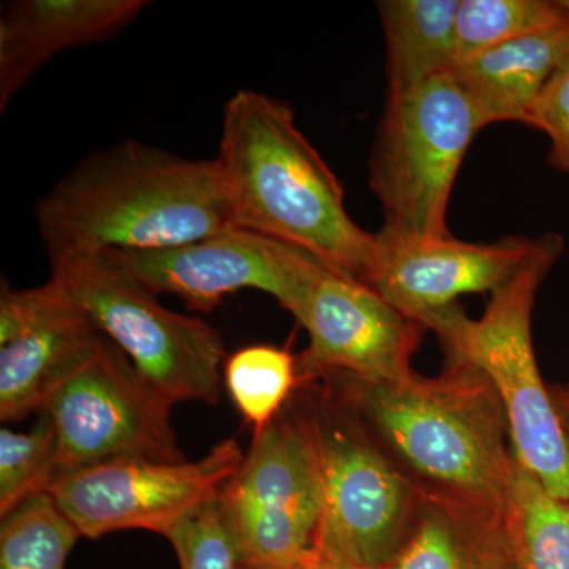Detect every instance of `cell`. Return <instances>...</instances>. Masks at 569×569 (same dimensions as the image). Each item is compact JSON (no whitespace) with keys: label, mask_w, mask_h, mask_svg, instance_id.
<instances>
[{"label":"cell","mask_w":569,"mask_h":569,"mask_svg":"<svg viewBox=\"0 0 569 569\" xmlns=\"http://www.w3.org/2000/svg\"><path fill=\"white\" fill-rule=\"evenodd\" d=\"M173 406L103 336L91 358L43 408L58 432L56 478L119 459L182 462Z\"/></svg>","instance_id":"obj_9"},{"label":"cell","mask_w":569,"mask_h":569,"mask_svg":"<svg viewBox=\"0 0 569 569\" xmlns=\"http://www.w3.org/2000/svg\"><path fill=\"white\" fill-rule=\"evenodd\" d=\"M377 7L387 39L388 97L455 69L459 0H381Z\"/></svg>","instance_id":"obj_18"},{"label":"cell","mask_w":569,"mask_h":569,"mask_svg":"<svg viewBox=\"0 0 569 569\" xmlns=\"http://www.w3.org/2000/svg\"><path fill=\"white\" fill-rule=\"evenodd\" d=\"M293 317L309 336V346L296 358L299 385L328 376L369 383L403 380L413 373L411 359L426 329L369 284L325 263Z\"/></svg>","instance_id":"obj_11"},{"label":"cell","mask_w":569,"mask_h":569,"mask_svg":"<svg viewBox=\"0 0 569 569\" xmlns=\"http://www.w3.org/2000/svg\"><path fill=\"white\" fill-rule=\"evenodd\" d=\"M552 399L557 411H559L561 426H563L569 440V388L557 389V391H553Z\"/></svg>","instance_id":"obj_27"},{"label":"cell","mask_w":569,"mask_h":569,"mask_svg":"<svg viewBox=\"0 0 569 569\" xmlns=\"http://www.w3.org/2000/svg\"><path fill=\"white\" fill-rule=\"evenodd\" d=\"M535 239L508 236L490 244L417 238L380 230L372 264L362 282L400 312L421 320L456 305L459 296L490 293L515 277Z\"/></svg>","instance_id":"obj_13"},{"label":"cell","mask_w":569,"mask_h":569,"mask_svg":"<svg viewBox=\"0 0 569 569\" xmlns=\"http://www.w3.org/2000/svg\"><path fill=\"white\" fill-rule=\"evenodd\" d=\"M485 129L449 73L388 97L370 156V189L383 208L381 230L447 238L449 198L468 146Z\"/></svg>","instance_id":"obj_7"},{"label":"cell","mask_w":569,"mask_h":569,"mask_svg":"<svg viewBox=\"0 0 569 569\" xmlns=\"http://www.w3.org/2000/svg\"><path fill=\"white\" fill-rule=\"evenodd\" d=\"M299 569H362L348 561L346 557L340 556L331 546L326 545L320 538H317L316 548L310 556L302 561Z\"/></svg>","instance_id":"obj_26"},{"label":"cell","mask_w":569,"mask_h":569,"mask_svg":"<svg viewBox=\"0 0 569 569\" xmlns=\"http://www.w3.org/2000/svg\"><path fill=\"white\" fill-rule=\"evenodd\" d=\"M51 305L31 326L0 346V419L40 413L91 358L102 332L52 280Z\"/></svg>","instance_id":"obj_15"},{"label":"cell","mask_w":569,"mask_h":569,"mask_svg":"<svg viewBox=\"0 0 569 569\" xmlns=\"http://www.w3.org/2000/svg\"><path fill=\"white\" fill-rule=\"evenodd\" d=\"M50 257L171 249L233 227L216 159L123 141L93 153L37 206Z\"/></svg>","instance_id":"obj_2"},{"label":"cell","mask_w":569,"mask_h":569,"mask_svg":"<svg viewBox=\"0 0 569 569\" xmlns=\"http://www.w3.org/2000/svg\"><path fill=\"white\" fill-rule=\"evenodd\" d=\"M144 0H17L0 17V110L56 54L102 43L146 10Z\"/></svg>","instance_id":"obj_14"},{"label":"cell","mask_w":569,"mask_h":569,"mask_svg":"<svg viewBox=\"0 0 569 569\" xmlns=\"http://www.w3.org/2000/svg\"><path fill=\"white\" fill-rule=\"evenodd\" d=\"M223 383L254 430L282 411L299 387L298 361L283 348L249 346L228 356Z\"/></svg>","instance_id":"obj_22"},{"label":"cell","mask_w":569,"mask_h":569,"mask_svg":"<svg viewBox=\"0 0 569 569\" xmlns=\"http://www.w3.org/2000/svg\"><path fill=\"white\" fill-rule=\"evenodd\" d=\"M220 508L242 568L293 569L310 556L323 523L325 488L305 395L295 391L274 419L254 430Z\"/></svg>","instance_id":"obj_6"},{"label":"cell","mask_w":569,"mask_h":569,"mask_svg":"<svg viewBox=\"0 0 569 569\" xmlns=\"http://www.w3.org/2000/svg\"><path fill=\"white\" fill-rule=\"evenodd\" d=\"M561 7H563L565 10H567L568 17H569V0H561Z\"/></svg>","instance_id":"obj_28"},{"label":"cell","mask_w":569,"mask_h":569,"mask_svg":"<svg viewBox=\"0 0 569 569\" xmlns=\"http://www.w3.org/2000/svg\"><path fill=\"white\" fill-rule=\"evenodd\" d=\"M302 391L323 470L325 516L318 538L358 568H385L415 529L421 490L323 385Z\"/></svg>","instance_id":"obj_8"},{"label":"cell","mask_w":569,"mask_h":569,"mask_svg":"<svg viewBox=\"0 0 569 569\" xmlns=\"http://www.w3.org/2000/svg\"><path fill=\"white\" fill-rule=\"evenodd\" d=\"M381 569H515L507 512L421 492L410 538Z\"/></svg>","instance_id":"obj_16"},{"label":"cell","mask_w":569,"mask_h":569,"mask_svg":"<svg viewBox=\"0 0 569 569\" xmlns=\"http://www.w3.org/2000/svg\"><path fill=\"white\" fill-rule=\"evenodd\" d=\"M242 460L238 440L228 438L198 460L119 459L80 468L56 478L47 492L81 538L123 530L168 538L219 500Z\"/></svg>","instance_id":"obj_10"},{"label":"cell","mask_w":569,"mask_h":569,"mask_svg":"<svg viewBox=\"0 0 569 569\" xmlns=\"http://www.w3.org/2000/svg\"><path fill=\"white\" fill-rule=\"evenodd\" d=\"M563 249L557 233L535 239L526 263L490 295L478 320L455 305L419 323L436 332L449 359L466 361L489 378L507 411L516 459L552 496L569 503V440L531 340L535 296Z\"/></svg>","instance_id":"obj_4"},{"label":"cell","mask_w":569,"mask_h":569,"mask_svg":"<svg viewBox=\"0 0 569 569\" xmlns=\"http://www.w3.org/2000/svg\"><path fill=\"white\" fill-rule=\"evenodd\" d=\"M104 253L152 293L179 296L201 313L212 312L227 296L257 290L293 316L323 263L306 250L236 227L171 249Z\"/></svg>","instance_id":"obj_12"},{"label":"cell","mask_w":569,"mask_h":569,"mask_svg":"<svg viewBox=\"0 0 569 569\" xmlns=\"http://www.w3.org/2000/svg\"><path fill=\"white\" fill-rule=\"evenodd\" d=\"M299 567H301V565H299ZM299 567H296V568H293V569H299ZM241 569H252V568H242V567H241Z\"/></svg>","instance_id":"obj_29"},{"label":"cell","mask_w":569,"mask_h":569,"mask_svg":"<svg viewBox=\"0 0 569 569\" xmlns=\"http://www.w3.org/2000/svg\"><path fill=\"white\" fill-rule=\"evenodd\" d=\"M59 440L47 411L28 432L0 429V518L47 492L58 475Z\"/></svg>","instance_id":"obj_23"},{"label":"cell","mask_w":569,"mask_h":569,"mask_svg":"<svg viewBox=\"0 0 569 569\" xmlns=\"http://www.w3.org/2000/svg\"><path fill=\"white\" fill-rule=\"evenodd\" d=\"M567 24L569 17L560 2L459 0L456 17V66L507 41Z\"/></svg>","instance_id":"obj_20"},{"label":"cell","mask_w":569,"mask_h":569,"mask_svg":"<svg viewBox=\"0 0 569 569\" xmlns=\"http://www.w3.org/2000/svg\"><path fill=\"white\" fill-rule=\"evenodd\" d=\"M179 569H241V557L219 500L181 523L167 538Z\"/></svg>","instance_id":"obj_24"},{"label":"cell","mask_w":569,"mask_h":569,"mask_svg":"<svg viewBox=\"0 0 569 569\" xmlns=\"http://www.w3.org/2000/svg\"><path fill=\"white\" fill-rule=\"evenodd\" d=\"M216 162L233 227L365 280L377 234L351 219L339 179L299 130L290 104L249 89L236 92L223 108Z\"/></svg>","instance_id":"obj_3"},{"label":"cell","mask_w":569,"mask_h":569,"mask_svg":"<svg viewBox=\"0 0 569 569\" xmlns=\"http://www.w3.org/2000/svg\"><path fill=\"white\" fill-rule=\"evenodd\" d=\"M569 59V24L519 37L451 70L482 126L522 122L550 78Z\"/></svg>","instance_id":"obj_17"},{"label":"cell","mask_w":569,"mask_h":569,"mask_svg":"<svg viewBox=\"0 0 569 569\" xmlns=\"http://www.w3.org/2000/svg\"><path fill=\"white\" fill-rule=\"evenodd\" d=\"M320 381L421 492L507 511L518 459L503 402L477 367L449 359L438 377Z\"/></svg>","instance_id":"obj_1"},{"label":"cell","mask_w":569,"mask_h":569,"mask_svg":"<svg viewBox=\"0 0 569 569\" xmlns=\"http://www.w3.org/2000/svg\"><path fill=\"white\" fill-rule=\"evenodd\" d=\"M50 260V280L171 402H219L228 356L208 321L164 307L110 254Z\"/></svg>","instance_id":"obj_5"},{"label":"cell","mask_w":569,"mask_h":569,"mask_svg":"<svg viewBox=\"0 0 569 569\" xmlns=\"http://www.w3.org/2000/svg\"><path fill=\"white\" fill-rule=\"evenodd\" d=\"M505 512L515 569H569V503L519 462Z\"/></svg>","instance_id":"obj_19"},{"label":"cell","mask_w":569,"mask_h":569,"mask_svg":"<svg viewBox=\"0 0 569 569\" xmlns=\"http://www.w3.org/2000/svg\"><path fill=\"white\" fill-rule=\"evenodd\" d=\"M80 538L50 493H40L2 518L0 569H66Z\"/></svg>","instance_id":"obj_21"},{"label":"cell","mask_w":569,"mask_h":569,"mask_svg":"<svg viewBox=\"0 0 569 569\" xmlns=\"http://www.w3.org/2000/svg\"><path fill=\"white\" fill-rule=\"evenodd\" d=\"M526 123L548 134L550 164L569 174V59L539 93Z\"/></svg>","instance_id":"obj_25"}]
</instances>
